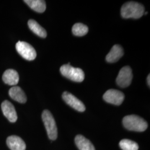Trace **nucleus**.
<instances>
[{"mask_svg":"<svg viewBox=\"0 0 150 150\" xmlns=\"http://www.w3.org/2000/svg\"><path fill=\"white\" fill-rule=\"evenodd\" d=\"M11 98L17 102L24 103L27 101V97L25 92L18 86H15L10 88L8 92Z\"/></svg>","mask_w":150,"mask_h":150,"instance_id":"obj_13","label":"nucleus"},{"mask_svg":"<svg viewBox=\"0 0 150 150\" xmlns=\"http://www.w3.org/2000/svg\"><path fill=\"white\" fill-rule=\"evenodd\" d=\"M150 75H149V76H147V84L149 86H150Z\"/></svg>","mask_w":150,"mask_h":150,"instance_id":"obj_19","label":"nucleus"},{"mask_svg":"<svg viewBox=\"0 0 150 150\" xmlns=\"http://www.w3.org/2000/svg\"><path fill=\"white\" fill-rule=\"evenodd\" d=\"M122 122L124 127L129 131L143 132L148 127L147 123L144 119L134 115L125 116Z\"/></svg>","mask_w":150,"mask_h":150,"instance_id":"obj_2","label":"nucleus"},{"mask_svg":"<svg viewBox=\"0 0 150 150\" xmlns=\"http://www.w3.org/2000/svg\"><path fill=\"white\" fill-rule=\"evenodd\" d=\"M60 72L65 77L77 82H82L85 79L83 71L81 69L71 66L70 63L62 66L60 68Z\"/></svg>","mask_w":150,"mask_h":150,"instance_id":"obj_4","label":"nucleus"},{"mask_svg":"<svg viewBox=\"0 0 150 150\" xmlns=\"http://www.w3.org/2000/svg\"><path fill=\"white\" fill-rule=\"evenodd\" d=\"M42 118L49 139L55 140L57 137V128L52 115L48 110H45L42 114Z\"/></svg>","mask_w":150,"mask_h":150,"instance_id":"obj_3","label":"nucleus"},{"mask_svg":"<svg viewBox=\"0 0 150 150\" xmlns=\"http://www.w3.org/2000/svg\"><path fill=\"white\" fill-rule=\"evenodd\" d=\"M1 108L4 116L11 122H15L17 120V115L13 105L7 100L2 103Z\"/></svg>","mask_w":150,"mask_h":150,"instance_id":"obj_9","label":"nucleus"},{"mask_svg":"<svg viewBox=\"0 0 150 150\" xmlns=\"http://www.w3.org/2000/svg\"><path fill=\"white\" fill-rule=\"evenodd\" d=\"M123 55V50L122 46L115 45L111 48L110 52L107 54L106 59L108 62L114 63L118 61Z\"/></svg>","mask_w":150,"mask_h":150,"instance_id":"obj_11","label":"nucleus"},{"mask_svg":"<svg viewBox=\"0 0 150 150\" xmlns=\"http://www.w3.org/2000/svg\"><path fill=\"white\" fill-rule=\"evenodd\" d=\"M75 143L80 150H95L92 144L82 135H77L75 137Z\"/></svg>","mask_w":150,"mask_h":150,"instance_id":"obj_14","label":"nucleus"},{"mask_svg":"<svg viewBox=\"0 0 150 150\" xmlns=\"http://www.w3.org/2000/svg\"><path fill=\"white\" fill-rule=\"evenodd\" d=\"M145 7L142 4L130 1L125 3L121 9V14L125 18H139L144 15Z\"/></svg>","mask_w":150,"mask_h":150,"instance_id":"obj_1","label":"nucleus"},{"mask_svg":"<svg viewBox=\"0 0 150 150\" xmlns=\"http://www.w3.org/2000/svg\"><path fill=\"white\" fill-rule=\"evenodd\" d=\"M24 2L32 9L38 13H42L46 9V2L42 0H25Z\"/></svg>","mask_w":150,"mask_h":150,"instance_id":"obj_15","label":"nucleus"},{"mask_svg":"<svg viewBox=\"0 0 150 150\" xmlns=\"http://www.w3.org/2000/svg\"><path fill=\"white\" fill-rule=\"evenodd\" d=\"M2 80L6 84L14 86L16 85L19 81V75L15 70L8 69L4 73Z\"/></svg>","mask_w":150,"mask_h":150,"instance_id":"obj_12","label":"nucleus"},{"mask_svg":"<svg viewBox=\"0 0 150 150\" xmlns=\"http://www.w3.org/2000/svg\"><path fill=\"white\" fill-rule=\"evenodd\" d=\"M62 98L67 105L79 112H83L86 110L84 104L77 97L67 91L62 94Z\"/></svg>","mask_w":150,"mask_h":150,"instance_id":"obj_8","label":"nucleus"},{"mask_svg":"<svg viewBox=\"0 0 150 150\" xmlns=\"http://www.w3.org/2000/svg\"><path fill=\"white\" fill-rule=\"evenodd\" d=\"M7 145L11 150H25L26 144L23 140L18 136H9L6 141Z\"/></svg>","mask_w":150,"mask_h":150,"instance_id":"obj_10","label":"nucleus"},{"mask_svg":"<svg viewBox=\"0 0 150 150\" xmlns=\"http://www.w3.org/2000/svg\"><path fill=\"white\" fill-rule=\"evenodd\" d=\"M120 146L122 150H138L139 145L130 139H124L120 142Z\"/></svg>","mask_w":150,"mask_h":150,"instance_id":"obj_18","label":"nucleus"},{"mask_svg":"<svg viewBox=\"0 0 150 150\" xmlns=\"http://www.w3.org/2000/svg\"><path fill=\"white\" fill-rule=\"evenodd\" d=\"M147 13H148V12H145V13H144V14H145V15H147Z\"/></svg>","mask_w":150,"mask_h":150,"instance_id":"obj_20","label":"nucleus"},{"mask_svg":"<svg viewBox=\"0 0 150 150\" xmlns=\"http://www.w3.org/2000/svg\"><path fill=\"white\" fill-rule=\"evenodd\" d=\"M106 102L115 105H120L123 102L125 95L121 91L111 89L107 90L103 96Z\"/></svg>","mask_w":150,"mask_h":150,"instance_id":"obj_7","label":"nucleus"},{"mask_svg":"<svg viewBox=\"0 0 150 150\" xmlns=\"http://www.w3.org/2000/svg\"><path fill=\"white\" fill-rule=\"evenodd\" d=\"M132 77L133 75L131 67L129 66H125L118 73L116 79L117 84L122 88L127 87L131 85Z\"/></svg>","mask_w":150,"mask_h":150,"instance_id":"obj_6","label":"nucleus"},{"mask_svg":"<svg viewBox=\"0 0 150 150\" xmlns=\"http://www.w3.org/2000/svg\"><path fill=\"white\" fill-rule=\"evenodd\" d=\"M28 26L32 32L37 35L39 37L42 38H46V31L43 27L41 26L36 21L33 20H30L28 22Z\"/></svg>","mask_w":150,"mask_h":150,"instance_id":"obj_16","label":"nucleus"},{"mask_svg":"<svg viewBox=\"0 0 150 150\" xmlns=\"http://www.w3.org/2000/svg\"><path fill=\"white\" fill-rule=\"evenodd\" d=\"M73 34L76 36H83L86 35L88 31V27L81 23H77L74 25L72 29Z\"/></svg>","mask_w":150,"mask_h":150,"instance_id":"obj_17","label":"nucleus"},{"mask_svg":"<svg viewBox=\"0 0 150 150\" xmlns=\"http://www.w3.org/2000/svg\"><path fill=\"white\" fill-rule=\"evenodd\" d=\"M16 48L17 52L26 60L32 61L36 57L37 54L35 48L27 42L18 41L16 43Z\"/></svg>","mask_w":150,"mask_h":150,"instance_id":"obj_5","label":"nucleus"}]
</instances>
